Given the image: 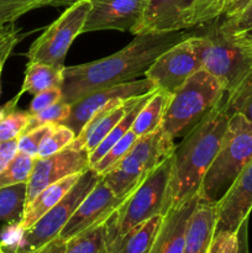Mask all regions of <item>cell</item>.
Wrapping results in <instances>:
<instances>
[{
    "instance_id": "cell-1",
    "label": "cell",
    "mask_w": 252,
    "mask_h": 253,
    "mask_svg": "<svg viewBox=\"0 0 252 253\" xmlns=\"http://www.w3.org/2000/svg\"><path fill=\"white\" fill-rule=\"evenodd\" d=\"M193 35L185 30L138 35L127 46L111 56L79 66L64 67L62 100L72 105L94 91L145 76L151 64L163 52Z\"/></svg>"
},
{
    "instance_id": "cell-2",
    "label": "cell",
    "mask_w": 252,
    "mask_h": 253,
    "mask_svg": "<svg viewBox=\"0 0 252 253\" xmlns=\"http://www.w3.org/2000/svg\"><path fill=\"white\" fill-rule=\"evenodd\" d=\"M230 120L226 94L195 125L173 152L172 170L163 215L198 193L205 173L214 161Z\"/></svg>"
},
{
    "instance_id": "cell-3",
    "label": "cell",
    "mask_w": 252,
    "mask_h": 253,
    "mask_svg": "<svg viewBox=\"0 0 252 253\" xmlns=\"http://www.w3.org/2000/svg\"><path fill=\"white\" fill-rule=\"evenodd\" d=\"M251 160L252 121L241 114H232L214 161L198 189L199 200L216 204Z\"/></svg>"
},
{
    "instance_id": "cell-4",
    "label": "cell",
    "mask_w": 252,
    "mask_h": 253,
    "mask_svg": "<svg viewBox=\"0 0 252 253\" xmlns=\"http://www.w3.org/2000/svg\"><path fill=\"white\" fill-rule=\"evenodd\" d=\"M189 42L202 64L222 85L231 91L252 69V44L230 32L219 24L203 35H193Z\"/></svg>"
},
{
    "instance_id": "cell-5",
    "label": "cell",
    "mask_w": 252,
    "mask_h": 253,
    "mask_svg": "<svg viewBox=\"0 0 252 253\" xmlns=\"http://www.w3.org/2000/svg\"><path fill=\"white\" fill-rule=\"evenodd\" d=\"M225 94L226 91L214 76L199 69L170 94L161 128L173 141L184 137Z\"/></svg>"
},
{
    "instance_id": "cell-6",
    "label": "cell",
    "mask_w": 252,
    "mask_h": 253,
    "mask_svg": "<svg viewBox=\"0 0 252 253\" xmlns=\"http://www.w3.org/2000/svg\"><path fill=\"white\" fill-rule=\"evenodd\" d=\"M173 157H168L148 173L140 185L106 220L109 249L132 227L155 215L162 214L169 184Z\"/></svg>"
},
{
    "instance_id": "cell-7",
    "label": "cell",
    "mask_w": 252,
    "mask_h": 253,
    "mask_svg": "<svg viewBox=\"0 0 252 253\" xmlns=\"http://www.w3.org/2000/svg\"><path fill=\"white\" fill-rule=\"evenodd\" d=\"M174 141L162 128L140 136L127 153L101 175L118 198H127L157 166L174 152Z\"/></svg>"
},
{
    "instance_id": "cell-8",
    "label": "cell",
    "mask_w": 252,
    "mask_h": 253,
    "mask_svg": "<svg viewBox=\"0 0 252 253\" xmlns=\"http://www.w3.org/2000/svg\"><path fill=\"white\" fill-rule=\"evenodd\" d=\"M100 179L101 175L94 172L90 167L84 170L76 184L58 204L40 217L31 227L21 231L14 253H32L57 239L79 204Z\"/></svg>"
},
{
    "instance_id": "cell-9",
    "label": "cell",
    "mask_w": 252,
    "mask_h": 253,
    "mask_svg": "<svg viewBox=\"0 0 252 253\" xmlns=\"http://www.w3.org/2000/svg\"><path fill=\"white\" fill-rule=\"evenodd\" d=\"M90 6V0H76L69 5L66 11L35 40L27 53L29 62H40L64 68L69 47L74 39L83 32Z\"/></svg>"
},
{
    "instance_id": "cell-10",
    "label": "cell",
    "mask_w": 252,
    "mask_h": 253,
    "mask_svg": "<svg viewBox=\"0 0 252 253\" xmlns=\"http://www.w3.org/2000/svg\"><path fill=\"white\" fill-rule=\"evenodd\" d=\"M199 69L202 64L188 37L163 52L146 71L145 77L157 89L172 94Z\"/></svg>"
},
{
    "instance_id": "cell-11",
    "label": "cell",
    "mask_w": 252,
    "mask_h": 253,
    "mask_svg": "<svg viewBox=\"0 0 252 253\" xmlns=\"http://www.w3.org/2000/svg\"><path fill=\"white\" fill-rule=\"evenodd\" d=\"M89 167V153L84 148L73 150L67 147L49 157L36 158L31 177L27 182L26 205H29L48 185L72 174L83 173Z\"/></svg>"
},
{
    "instance_id": "cell-12",
    "label": "cell",
    "mask_w": 252,
    "mask_h": 253,
    "mask_svg": "<svg viewBox=\"0 0 252 253\" xmlns=\"http://www.w3.org/2000/svg\"><path fill=\"white\" fill-rule=\"evenodd\" d=\"M157 88L153 85L152 82L145 77L142 79H135L127 83L96 90L77 103L72 104L71 115L64 121L63 125L68 126L77 136L82 128L90 121V119L104 106L109 105L113 101L127 100L133 96L143 95Z\"/></svg>"
},
{
    "instance_id": "cell-13",
    "label": "cell",
    "mask_w": 252,
    "mask_h": 253,
    "mask_svg": "<svg viewBox=\"0 0 252 253\" xmlns=\"http://www.w3.org/2000/svg\"><path fill=\"white\" fill-rule=\"evenodd\" d=\"M195 1L197 0H147L141 21L131 34L135 36L165 34L194 27Z\"/></svg>"
},
{
    "instance_id": "cell-14",
    "label": "cell",
    "mask_w": 252,
    "mask_h": 253,
    "mask_svg": "<svg viewBox=\"0 0 252 253\" xmlns=\"http://www.w3.org/2000/svg\"><path fill=\"white\" fill-rule=\"evenodd\" d=\"M147 0H90L83 32L118 30L132 32L141 21Z\"/></svg>"
},
{
    "instance_id": "cell-15",
    "label": "cell",
    "mask_w": 252,
    "mask_h": 253,
    "mask_svg": "<svg viewBox=\"0 0 252 253\" xmlns=\"http://www.w3.org/2000/svg\"><path fill=\"white\" fill-rule=\"evenodd\" d=\"M125 199L116 197L101 178L77 208L59 237L67 241L79 232L106 221Z\"/></svg>"
},
{
    "instance_id": "cell-16",
    "label": "cell",
    "mask_w": 252,
    "mask_h": 253,
    "mask_svg": "<svg viewBox=\"0 0 252 253\" xmlns=\"http://www.w3.org/2000/svg\"><path fill=\"white\" fill-rule=\"evenodd\" d=\"M215 232H236L242 222L249 219L252 210V160L241 170L231 187L215 204Z\"/></svg>"
},
{
    "instance_id": "cell-17",
    "label": "cell",
    "mask_w": 252,
    "mask_h": 253,
    "mask_svg": "<svg viewBox=\"0 0 252 253\" xmlns=\"http://www.w3.org/2000/svg\"><path fill=\"white\" fill-rule=\"evenodd\" d=\"M199 203L198 194L168 210L150 253H183L190 216Z\"/></svg>"
},
{
    "instance_id": "cell-18",
    "label": "cell",
    "mask_w": 252,
    "mask_h": 253,
    "mask_svg": "<svg viewBox=\"0 0 252 253\" xmlns=\"http://www.w3.org/2000/svg\"><path fill=\"white\" fill-rule=\"evenodd\" d=\"M140 96H133L127 100L113 101L109 105L104 106L82 128L81 132L76 136L73 142L68 147L73 150L84 148L88 153L93 152Z\"/></svg>"
},
{
    "instance_id": "cell-19",
    "label": "cell",
    "mask_w": 252,
    "mask_h": 253,
    "mask_svg": "<svg viewBox=\"0 0 252 253\" xmlns=\"http://www.w3.org/2000/svg\"><path fill=\"white\" fill-rule=\"evenodd\" d=\"M216 227V208L199 200L185 234L183 253H208Z\"/></svg>"
},
{
    "instance_id": "cell-20",
    "label": "cell",
    "mask_w": 252,
    "mask_h": 253,
    "mask_svg": "<svg viewBox=\"0 0 252 253\" xmlns=\"http://www.w3.org/2000/svg\"><path fill=\"white\" fill-rule=\"evenodd\" d=\"M82 173L78 174H72L69 177L63 178V179L58 180V182L53 183V184L48 185L47 188H44L29 205H26L25 208L24 216H22L21 222L19 224V230L20 231H25L29 227H31L37 220L41 216H43L49 209L54 207L56 204H58L62 199L64 198V195L72 189L74 184L77 183V180L79 179Z\"/></svg>"
},
{
    "instance_id": "cell-21",
    "label": "cell",
    "mask_w": 252,
    "mask_h": 253,
    "mask_svg": "<svg viewBox=\"0 0 252 253\" xmlns=\"http://www.w3.org/2000/svg\"><path fill=\"white\" fill-rule=\"evenodd\" d=\"M163 216L162 214L155 215L136 225L111 245L110 253H150L162 226Z\"/></svg>"
},
{
    "instance_id": "cell-22",
    "label": "cell",
    "mask_w": 252,
    "mask_h": 253,
    "mask_svg": "<svg viewBox=\"0 0 252 253\" xmlns=\"http://www.w3.org/2000/svg\"><path fill=\"white\" fill-rule=\"evenodd\" d=\"M170 99V94L161 89H156L151 98L141 108L133 121L131 130L140 137L155 132L161 127L166 108Z\"/></svg>"
},
{
    "instance_id": "cell-23",
    "label": "cell",
    "mask_w": 252,
    "mask_h": 253,
    "mask_svg": "<svg viewBox=\"0 0 252 253\" xmlns=\"http://www.w3.org/2000/svg\"><path fill=\"white\" fill-rule=\"evenodd\" d=\"M63 69L40 62H29L20 94L30 93L36 95L47 89L62 88Z\"/></svg>"
},
{
    "instance_id": "cell-24",
    "label": "cell",
    "mask_w": 252,
    "mask_h": 253,
    "mask_svg": "<svg viewBox=\"0 0 252 253\" xmlns=\"http://www.w3.org/2000/svg\"><path fill=\"white\" fill-rule=\"evenodd\" d=\"M155 90L141 95L140 98L137 99V101H136V103L133 104L130 109H128L127 113L123 116V119H121V120L116 124L115 127H114L113 130L108 133V136H106V137L104 138L100 143H99L98 147H96L93 152L89 153V162H90V167L93 165H95L96 162H99V161H100L101 158H103L104 156L109 152V151H110V148L113 147V146L115 145V143L118 142V141L120 140V138L123 137V136L127 132V131L131 130V126H132V124H133V121H135L136 116H137L138 111H140L141 108L145 105L146 101L151 98V95H152L153 91Z\"/></svg>"
},
{
    "instance_id": "cell-25",
    "label": "cell",
    "mask_w": 252,
    "mask_h": 253,
    "mask_svg": "<svg viewBox=\"0 0 252 253\" xmlns=\"http://www.w3.org/2000/svg\"><path fill=\"white\" fill-rule=\"evenodd\" d=\"M64 253H110L106 239V221L67 240Z\"/></svg>"
},
{
    "instance_id": "cell-26",
    "label": "cell",
    "mask_w": 252,
    "mask_h": 253,
    "mask_svg": "<svg viewBox=\"0 0 252 253\" xmlns=\"http://www.w3.org/2000/svg\"><path fill=\"white\" fill-rule=\"evenodd\" d=\"M26 183L0 188V222L19 226L26 207Z\"/></svg>"
},
{
    "instance_id": "cell-27",
    "label": "cell",
    "mask_w": 252,
    "mask_h": 253,
    "mask_svg": "<svg viewBox=\"0 0 252 253\" xmlns=\"http://www.w3.org/2000/svg\"><path fill=\"white\" fill-rule=\"evenodd\" d=\"M20 98L21 94L19 93L9 103L0 108V142L19 138L29 124L31 116L29 111L16 109Z\"/></svg>"
},
{
    "instance_id": "cell-28",
    "label": "cell",
    "mask_w": 252,
    "mask_h": 253,
    "mask_svg": "<svg viewBox=\"0 0 252 253\" xmlns=\"http://www.w3.org/2000/svg\"><path fill=\"white\" fill-rule=\"evenodd\" d=\"M76 0H0V25L14 24L19 17L44 6H67Z\"/></svg>"
},
{
    "instance_id": "cell-29",
    "label": "cell",
    "mask_w": 252,
    "mask_h": 253,
    "mask_svg": "<svg viewBox=\"0 0 252 253\" xmlns=\"http://www.w3.org/2000/svg\"><path fill=\"white\" fill-rule=\"evenodd\" d=\"M226 109L230 116L241 114L252 121V69L231 91L226 93Z\"/></svg>"
},
{
    "instance_id": "cell-30",
    "label": "cell",
    "mask_w": 252,
    "mask_h": 253,
    "mask_svg": "<svg viewBox=\"0 0 252 253\" xmlns=\"http://www.w3.org/2000/svg\"><path fill=\"white\" fill-rule=\"evenodd\" d=\"M35 161H36L35 157H31L26 153L17 152L14 160L6 166L2 172H0V188L21 184V183L27 184L34 169Z\"/></svg>"
},
{
    "instance_id": "cell-31",
    "label": "cell",
    "mask_w": 252,
    "mask_h": 253,
    "mask_svg": "<svg viewBox=\"0 0 252 253\" xmlns=\"http://www.w3.org/2000/svg\"><path fill=\"white\" fill-rule=\"evenodd\" d=\"M137 138L138 136L136 135L132 130L127 131V132H126L125 135H124L123 137L110 148V151H109L99 162H96L95 165L91 166L90 168L94 172L98 173V174L103 175L104 173L108 172L110 168H113L114 166H115L116 163L130 151V148L132 147V145L136 142Z\"/></svg>"
},
{
    "instance_id": "cell-32",
    "label": "cell",
    "mask_w": 252,
    "mask_h": 253,
    "mask_svg": "<svg viewBox=\"0 0 252 253\" xmlns=\"http://www.w3.org/2000/svg\"><path fill=\"white\" fill-rule=\"evenodd\" d=\"M76 138V133L63 124H57L52 132L44 138L42 145L40 146L37 158H46L61 152L68 147Z\"/></svg>"
},
{
    "instance_id": "cell-33",
    "label": "cell",
    "mask_w": 252,
    "mask_h": 253,
    "mask_svg": "<svg viewBox=\"0 0 252 253\" xmlns=\"http://www.w3.org/2000/svg\"><path fill=\"white\" fill-rule=\"evenodd\" d=\"M71 104L66 103L61 99L59 101L54 103L53 105L30 116L29 124H27L24 132L34 130V128L40 127L42 125H47V124H63L71 115Z\"/></svg>"
},
{
    "instance_id": "cell-34",
    "label": "cell",
    "mask_w": 252,
    "mask_h": 253,
    "mask_svg": "<svg viewBox=\"0 0 252 253\" xmlns=\"http://www.w3.org/2000/svg\"><path fill=\"white\" fill-rule=\"evenodd\" d=\"M219 25L225 31L252 44V0L240 14L232 17H222Z\"/></svg>"
},
{
    "instance_id": "cell-35",
    "label": "cell",
    "mask_w": 252,
    "mask_h": 253,
    "mask_svg": "<svg viewBox=\"0 0 252 253\" xmlns=\"http://www.w3.org/2000/svg\"><path fill=\"white\" fill-rule=\"evenodd\" d=\"M56 125L57 124H47V125H42L40 127L22 133L19 137V152L26 153L31 157L37 158L40 146L42 145L44 138L52 132Z\"/></svg>"
},
{
    "instance_id": "cell-36",
    "label": "cell",
    "mask_w": 252,
    "mask_h": 253,
    "mask_svg": "<svg viewBox=\"0 0 252 253\" xmlns=\"http://www.w3.org/2000/svg\"><path fill=\"white\" fill-rule=\"evenodd\" d=\"M221 2L222 0H197L194 16H193V26L197 27L219 19L221 12Z\"/></svg>"
},
{
    "instance_id": "cell-37",
    "label": "cell",
    "mask_w": 252,
    "mask_h": 253,
    "mask_svg": "<svg viewBox=\"0 0 252 253\" xmlns=\"http://www.w3.org/2000/svg\"><path fill=\"white\" fill-rule=\"evenodd\" d=\"M239 252V235L231 231L214 232L208 253H237Z\"/></svg>"
},
{
    "instance_id": "cell-38",
    "label": "cell",
    "mask_w": 252,
    "mask_h": 253,
    "mask_svg": "<svg viewBox=\"0 0 252 253\" xmlns=\"http://www.w3.org/2000/svg\"><path fill=\"white\" fill-rule=\"evenodd\" d=\"M62 99V88H51L47 90L41 91V93L34 95L31 104H30L29 113L30 115L39 113L48 106L53 105L54 103L59 101Z\"/></svg>"
},
{
    "instance_id": "cell-39",
    "label": "cell",
    "mask_w": 252,
    "mask_h": 253,
    "mask_svg": "<svg viewBox=\"0 0 252 253\" xmlns=\"http://www.w3.org/2000/svg\"><path fill=\"white\" fill-rule=\"evenodd\" d=\"M19 152V138L0 142V172L6 168V166L14 160Z\"/></svg>"
},
{
    "instance_id": "cell-40",
    "label": "cell",
    "mask_w": 252,
    "mask_h": 253,
    "mask_svg": "<svg viewBox=\"0 0 252 253\" xmlns=\"http://www.w3.org/2000/svg\"><path fill=\"white\" fill-rule=\"evenodd\" d=\"M251 0H225L220 17H232L240 14Z\"/></svg>"
},
{
    "instance_id": "cell-41",
    "label": "cell",
    "mask_w": 252,
    "mask_h": 253,
    "mask_svg": "<svg viewBox=\"0 0 252 253\" xmlns=\"http://www.w3.org/2000/svg\"><path fill=\"white\" fill-rule=\"evenodd\" d=\"M64 250H66V241L58 236L32 253H64Z\"/></svg>"
},
{
    "instance_id": "cell-42",
    "label": "cell",
    "mask_w": 252,
    "mask_h": 253,
    "mask_svg": "<svg viewBox=\"0 0 252 253\" xmlns=\"http://www.w3.org/2000/svg\"><path fill=\"white\" fill-rule=\"evenodd\" d=\"M239 235V252L237 253H250L249 250V219L245 220L241 226L237 230Z\"/></svg>"
},
{
    "instance_id": "cell-43",
    "label": "cell",
    "mask_w": 252,
    "mask_h": 253,
    "mask_svg": "<svg viewBox=\"0 0 252 253\" xmlns=\"http://www.w3.org/2000/svg\"><path fill=\"white\" fill-rule=\"evenodd\" d=\"M4 63H5V62H2L1 59H0V67H2V66H4Z\"/></svg>"
},
{
    "instance_id": "cell-44",
    "label": "cell",
    "mask_w": 252,
    "mask_h": 253,
    "mask_svg": "<svg viewBox=\"0 0 252 253\" xmlns=\"http://www.w3.org/2000/svg\"><path fill=\"white\" fill-rule=\"evenodd\" d=\"M0 253H5V251L1 249V247H0Z\"/></svg>"
},
{
    "instance_id": "cell-45",
    "label": "cell",
    "mask_w": 252,
    "mask_h": 253,
    "mask_svg": "<svg viewBox=\"0 0 252 253\" xmlns=\"http://www.w3.org/2000/svg\"><path fill=\"white\" fill-rule=\"evenodd\" d=\"M224 2H225V0H222V2H221V9H222V5H224ZM220 15H221V12H220Z\"/></svg>"
},
{
    "instance_id": "cell-46",
    "label": "cell",
    "mask_w": 252,
    "mask_h": 253,
    "mask_svg": "<svg viewBox=\"0 0 252 253\" xmlns=\"http://www.w3.org/2000/svg\"><path fill=\"white\" fill-rule=\"evenodd\" d=\"M1 71H2V67H0V77H1Z\"/></svg>"
}]
</instances>
